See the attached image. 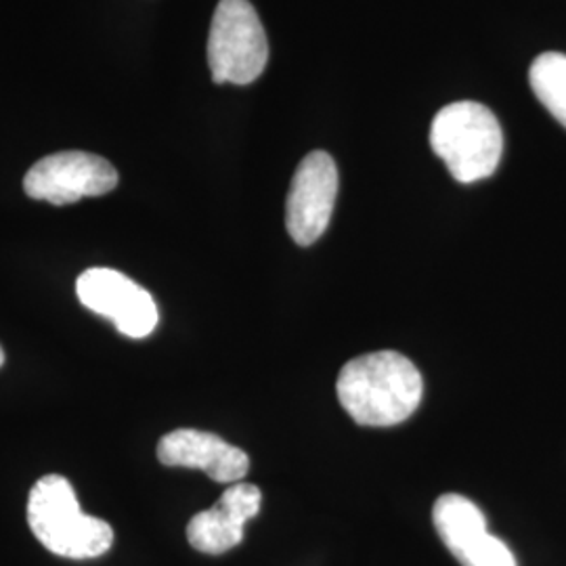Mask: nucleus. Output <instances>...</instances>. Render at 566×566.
I'll list each match as a JSON object with an SVG mask.
<instances>
[{
	"label": "nucleus",
	"mask_w": 566,
	"mask_h": 566,
	"mask_svg": "<svg viewBox=\"0 0 566 566\" xmlns=\"http://www.w3.org/2000/svg\"><path fill=\"white\" fill-rule=\"evenodd\" d=\"M336 392L346 413L361 426L401 424L424 395L418 367L401 353H367L344 365Z\"/></svg>",
	"instance_id": "f257e3e1"
},
{
	"label": "nucleus",
	"mask_w": 566,
	"mask_h": 566,
	"mask_svg": "<svg viewBox=\"0 0 566 566\" xmlns=\"http://www.w3.org/2000/svg\"><path fill=\"white\" fill-rule=\"evenodd\" d=\"M28 525L49 552L72 560L97 558L114 544L112 526L82 512L74 486L61 474H46L32 486Z\"/></svg>",
	"instance_id": "f03ea898"
},
{
	"label": "nucleus",
	"mask_w": 566,
	"mask_h": 566,
	"mask_svg": "<svg viewBox=\"0 0 566 566\" xmlns=\"http://www.w3.org/2000/svg\"><path fill=\"white\" fill-rule=\"evenodd\" d=\"M430 145L455 181L476 182L497 170L504 154V133L489 107L458 102L434 116Z\"/></svg>",
	"instance_id": "7ed1b4c3"
},
{
	"label": "nucleus",
	"mask_w": 566,
	"mask_h": 566,
	"mask_svg": "<svg viewBox=\"0 0 566 566\" xmlns=\"http://www.w3.org/2000/svg\"><path fill=\"white\" fill-rule=\"evenodd\" d=\"M269 61V41L250 0H221L208 36V65L217 84H250Z\"/></svg>",
	"instance_id": "20e7f679"
},
{
	"label": "nucleus",
	"mask_w": 566,
	"mask_h": 566,
	"mask_svg": "<svg viewBox=\"0 0 566 566\" xmlns=\"http://www.w3.org/2000/svg\"><path fill=\"white\" fill-rule=\"evenodd\" d=\"M118 187V172L102 156L60 151L34 164L23 179V191L39 202L65 206L97 198Z\"/></svg>",
	"instance_id": "39448f33"
},
{
	"label": "nucleus",
	"mask_w": 566,
	"mask_h": 566,
	"mask_svg": "<svg viewBox=\"0 0 566 566\" xmlns=\"http://www.w3.org/2000/svg\"><path fill=\"white\" fill-rule=\"evenodd\" d=\"M81 303L112 319L118 332L128 338H145L158 325V306L154 296L116 269L93 266L76 282Z\"/></svg>",
	"instance_id": "423d86ee"
},
{
	"label": "nucleus",
	"mask_w": 566,
	"mask_h": 566,
	"mask_svg": "<svg viewBox=\"0 0 566 566\" xmlns=\"http://www.w3.org/2000/svg\"><path fill=\"white\" fill-rule=\"evenodd\" d=\"M338 196V168L325 151H313L298 164L285 202V227L298 245L317 242L332 221Z\"/></svg>",
	"instance_id": "0eeeda50"
},
{
	"label": "nucleus",
	"mask_w": 566,
	"mask_h": 566,
	"mask_svg": "<svg viewBox=\"0 0 566 566\" xmlns=\"http://www.w3.org/2000/svg\"><path fill=\"white\" fill-rule=\"evenodd\" d=\"M432 521L447 549L462 566H516L510 547L486 531L479 506L464 495L447 493L437 500Z\"/></svg>",
	"instance_id": "6e6552de"
},
{
	"label": "nucleus",
	"mask_w": 566,
	"mask_h": 566,
	"mask_svg": "<svg viewBox=\"0 0 566 566\" xmlns=\"http://www.w3.org/2000/svg\"><path fill=\"white\" fill-rule=\"evenodd\" d=\"M261 489L245 483H233L224 489L221 500L196 514L187 525V539L193 549L219 556L243 539V526L261 512Z\"/></svg>",
	"instance_id": "1a4fd4ad"
},
{
	"label": "nucleus",
	"mask_w": 566,
	"mask_h": 566,
	"mask_svg": "<svg viewBox=\"0 0 566 566\" xmlns=\"http://www.w3.org/2000/svg\"><path fill=\"white\" fill-rule=\"evenodd\" d=\"M158 460L172 468H198L217 483H240L250 468L242 449L224 443L212 432L193 428H181L163 437Z\"/></svg>",
	"instance_id": "9d476101"
},
{
	"label": "nucleus",
	"mask_w": 566,
	"mask_h": 566,
	"mask_svg": "<svg viewBox=\"0 0 566 566\" xmlns=\"http://www.w3.org/2000/svg\"><path fill=\"white\" fill-rule=\"evenodd\" d=\"M528 82L539 103L566 128V55H539L528 70Z\"/></svg>",
	"instance_id": "9b49d317"
},
{
	"label": "nucleus",
	"mask_w": 566,
	"mask_h": 566,
	"mask_svg": "<svg viewBox=\"0 0 566 566\" xmlns=\"http://www.w3.org/2000/svg\"><path fill=\"white\" fill-rule=\"evenodd\" d=\"M4 364V353H2V346H0V367Z\"/></svg>",
	"instance_id": "f8f14e48"
}]
</instances>
